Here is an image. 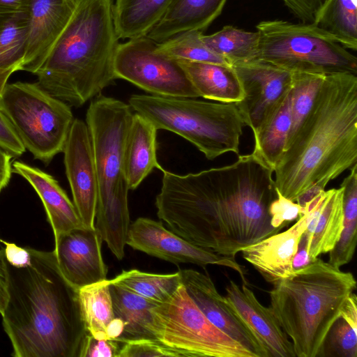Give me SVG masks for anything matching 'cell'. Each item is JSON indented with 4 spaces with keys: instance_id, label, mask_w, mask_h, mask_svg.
Returning <instances> with one entry per match:
<instances>
[{
    "instance_id": "obj_1",
    "label": "cell",
    "mask_w": 357,
    "mask_h": 357,
    "mask_svg": "<svg viewBox=\"0 0 357 357\" xmlns=\"http://www.w3.org/2000/svg\"><path fill=\"white\" fill-rule=\"evenodd\" d=\"M158 217L198 247L235 257L277 234L269 206L278 197L273 169L253 153L226 166L178 175L163 169Z\"/></svg>"
},
{
    "instance_id": "obj_2",
    "label": "cell",
    "mask_w": 357,
    "mask_h": 357,
    "mask_svg": "<svg viewBox=\"0 0 357 357\" xmlns=\"http://www.w3.org/2000/svg\"><path fill=\"white\" fill-rule=\"evenodd\" d=\"M357 164V75L328 74L275 168V183L301 206Z\"/></svg>"
},
{
    "instance_id": "obj_3",
    "label": "cell",
    "mask_w": 357,
    "mask_h": 357,
    "mask_svg": "<svg viewBox=\"0 0 357 357\" xmlns=\"http://www.w3.org/2000/svg\"><path fill=\"white\" fill-rule=\"evenodd\" d=\"M28 250V266L7 262L8 298L1 316L13 356L78 357L87 333L78 289L61 273L54 251Z\"/></svg>"
},
{
    "instance_id": "obj_4",
    "label": "cell",
    "mask_w": 357,
    "mask_h": 357,
    "mask_svg": "<svg viewBox=\"0 0 357 357\" xmlns=\"http://www.w3.org/2000/svg\"><path fill=\"white\" fill-rule=\"evenodd\" d=\"M113 7L114 0H75L66 24L35 74L42 89L70 107L83 105L116 79L119 38Z\"/></svg>"
},
{
    "instance_id": "obj_5",
    "label": "cell",
    "mask_w": 357,
    "mask_h": 357,
    "mask_svg": "<svg viewBox=\"0 0 357 357\" xmlns=\"http://www.w3.org/2000/svg\"><path fill=\"white\" fill-rule=\"evenodd\" d=\"M271 308L292 340L297 357H317L347 297L356 287L350 272L317 257L273 284Z\"/></svg>"
},
{
    "instance_id": "obj_6",
    "label": "cell",
    "mask_w": 357,
    "mask_h": 357,
    "mask_svg": "<svg viewBox=\"0 0 357 357\" xmlns=\"http://www.w3.org/2000/svg\"><path fill=\"white\" fill-rule=\"evenodd\" d=\"M133 114L129 104L100 93L86 114L98 181L94 227L117 259L125 255L130 225L123 160Z\"/></svg>"
},
{
    "instance_id": "obj_7",
    "label": "cell",
    "mask_w": 357,
    "mask_h": 357,
    "mask_svg": "<svg viewBox=\"0 0 357 357\" xmlns=\"http://www.w3.org/2000/svg\"><path fill=\"white\" fill-rule=\"evenodd\" d=\"M128 104L158 130L174 132L194 144L208 160L227 152L239 155L245 124L236 103L134 94Z\"/></svg>"
},
{
    "instance_id": "obj_8",
    "label": "cell",
    "mask_w": 357,
    "mask_h": 357,
    "mask_svg": "<svg viewBox=\"0 0 357 357\" xmlns=\"http://www.w3.org/2000/svg\"><path fill=\"white\" fill-rule=\"evenodd\" d=\"M259 41L256 60L294 73L357 75V58L315 24L282 20L256 26Z\"/></svg>"
},
{
    "instance_id": "obj_9",
    "label": "cell",
    "mask_w": 357,
    "mask_h": 357,
    "mask_svg": "<svg viewBox=\"0 0 357 357\" xmlns=\"http://www.w3.org/2000/svg\"><path fill=\"white\" fill-rule=\"evenodd\" d=\"M70 107L37 82L7 83L0 94V109L24 146L46 165L63 152L74 120Z\"/></svg>"
},
{
    "instance_id": "obj_10",
    "label": "cell",
    "mask_w": 357,
    "mask_h": 357,
    "mask_svg": "<svg viewBox=\"0 0 357 357\" xmlns=\"http://www.w3.org/2000/svg\"><path fill=\"white\" fill-rule=\"evenodd\" d=\"M151 313L153 338L181 357H254L204 315L182 284Z\"/></svg>"
},
{
    "instance_id": "obj_11",
    "label": "cell",
    "mask_w": 357,
    "mask_h": 357,
    "mask_svg": "<svg viewBox=\"0 0 357 357\" xmlns=\"http://www.w3.org/2000/svg\"><path fill=\"white\" fill-rule=\"evenodd\" d=\"M157 43L146 36L119 43L114 61L116 79H123L151 95L199 98L176 60L157 51Z\"/></svg>"
},
{
    "instance_id": "obj_12",
    "label": "cell",
    "mask_w": 357,
    "mask_h": 357,
    "mask_svg": "<svg viewBox=\"0 0 357 357\" xmlns=\"http://www.w3.org/2000/svg\"><path fill=\"white\" fill-rule=\"evenodd\" d=\"M243 86V99L236 103L253 135L270 118L291 88L292 73L255 60L231 66Z\"/></svg>"
},
{
    "instance_id": "obj_13",
    "label": "cell",
    "mask_w": 357,
    "mask_h": 357,
    "mask_svg": "<svg viewBox=\"0 0 357 357\" xmlns=\"http://www.w3.org/2000/svg\"><path fill=\"white\" fill-rule=\"evenodd\" d=\"M126 243L135 250L175 264H214L229 267L237 271L245 284L243 266L234 257L222 256L193 245L167 229L162 221L137 218L129 226Z\"/></svg>"
},
{
    "instance_id": "obj_14",
    "label": "cell",
    "mask_w": 357,
    "mask_h": 357,
    "mask_svg": "<svg viewBox=\"0 0 357 357\" xmlns=\"http://www.w3.org/2000/svg\"><path fill=\"white\" fill-rule=\"evenodd\" d=\"M63 153L73 204L84 226L94 228L98 181L86 122L74 119Z\"/></svg>"
},
{
    "instance_id": "obj_15",
    "label": "cell",
    "mask_w": 357,
    "mask_h": 357,
    "mask_svg": "<svg viewBox=\"0 0 357 357\" xmlns=\"http://www.w3.org/2000/svg\"><path fill=\"white\" fill-rule=\"evenodd\" d=\"M181 284L204 315L218 329L251 352L268 357L257 337L217 291L208 274L193 269L178 271Z\"/></svg>"
},
{
    "instance_id": "obj_16",
    "label": "cell",
    "mask_w": 357,
    "mask_h": 357,
    "mask_svg": "<svg viewBox=\"0 0 357 357\" xmlns=\"http://www.w3.org/2000/svg\"><path fill=\"white\" fill-rule=\"evenodd\" d=\"M102 240L96 228H77L55 241L54 254L65 278L78 290L107 279L101 245Z\"/></svg>"
},
{
    "instance_id": "obj_17",
    "label": "cell",
    "mask_w": 357,
    "mask_h": 357,
    "mask_svg": "<svg viewBox=\"0 0 357 357\" xmlns=\"http://www.w3.org/2000/svg\"><path fill=\"white\" fill-rule=\"evenodd\" d=\"M310 218L311 208L307 202L301 216L289 229L243 248L240 252L243 259L268 282L274 284L292 276L293 259Z\"/></svg>"
},
{
    "instance_id": "obj_18",
    "label": "cell",
    "mask_w": 357,
    "mask_h": 357,
    "mask_svg": "<svg viewBox=\"0 0 357 357\" xmlns=\"http://www.w3.org/2000/svg\"><path fill=\"white\" fill-rule=\"evenodd\" d=\"M225 298L264 348L268 357H296L292 342L271 308L261 305L245 283L240 287L230 280Z\"/></svg>"
},
{
    "instance_id": "obj_19",
    "label": "cell",
    "mask_w": 357,
    "mask_h": 357,
    "mask_svg": "<svg viewBox=\"0 0 357 357\" xmlns=\"http://www.w3.org/2000/svg\"><path fill=\"white\" fill-rule=\"evenodd\" d=\"M75 0H32L28 9L25 55L20 70L36 74L66 24Z\"/></svg>"
},
{
    "instance_id": "obj_20",
    "label": "cell",
    "mask_w": 357,
    "mask_h": 357,
    "mask_svg": "<svg viewBox=\"0 0 357 357\" xmlns=\"http://www.w3.org/2000/svg\"><path fill=\"white\" fill-rule=\"evenodd\" d=\"M12 167L13 172L23 177L41 199L54 241L72 229L84 227L73 202L52 175L22 161H15Z\"/></svg>"
},
{
    "instance_id": "obj_21",
    "label": "cell",
    "mask_w": 357,
    "mask_h": 357,
    "mask_svg": "<svg viewBox=\"0 0 357 357\" xmlns=\"http://www.w3.org/2000/svg\"><path fill=\"white\" fill-rule=\"evenodd\" d=\"M157 131L150 121L138 113L133 114L123 160V174L129 190L136 189L153 169H164L156 157Z\"/></svg>"
},
{
    "instance_id": "obj_22",
    "label": "cell",
    "mask_w": 357,
    "mask_h": 357,
    "mask_svg": "<svg viewBox=\"0 0 357 357\" xmlns=\"http://www.w3.org/2000/svg\"><path fill=\"white\" fill-rule=\"evenodd\" d=\"M227 0H172L161 20L146 35L155 43L191 29L204 32L221 14Z\"/></svg>"
},
{
    "instance_id": "obj_23",
    "label": "cell",
    "mask_w": 357,
    "mask_h": 357,
    "mask_svg": "<svg viewBox=\"0 0 357 357\" xmlns=\"http://www.w3.org/2000/svg\"><path fill=\"white\" fill-rule=\"evenodd\" d=\"M176 61L199 97L224 103H237L243 99L241 82L231 66Z\"/></svg>"
},
{
    "instance_id": "obj_24",
    "label": "cell",
    "mask_w": 357,
    "mask_h": 357,
    "mask_svg": "<svg viewBox=\"0 0 357 357\" xmlns=\"http://www.w3.org/2000/svg\"><path fill=\"white\" fill-rule=\"evenodd\" d=\"M172 0H115L114 22L119 39L146 36L161 20Z\"/></svg>"
},
{
    "instance_id": "obj_25",
    "label": "cell",
    "mask_w": 357,
    "mask_h": 357,
    "mask_svg": "<svg viewBox=\"0 0 357 357\" xmlns=\"http://www.w3.org/2000/svg\"><path fill=\"white\" fill-rule=\"evenodd\" d=\"M114 317L120 319L124 325L120 343L139 339H154L148 329L151 323V309L158 303L145 298L119 285L109 282Z\"/></svg>"
},
{
    "instance_id": "obj_26",
    "label": "cell",
    "mask_w": 357,
    "mask_h": 357,
    "mask_svg": "<svg viewBox=\"0 0 357 357\" xmlns=\"http://www.w3.org/2000/svg\"><path fill=\"white\" fill-rule=\"evenodd\" d=\"M291 88L270 118L254 134L252 153L273 169L282 156L291 128Z\"/></svg>"
},
{
    "instance_id": "obj_27",
    "label": "cell",
    "mask_w": 357,
    "mask_h": 357,
    "mask_svg": "<svg viewBox=\"0 0 357 357\" xmlns=\"http://www.w3.org/2000/svg\"><path fill=\"white\" fill-rule=\"evenodd\" d=\"M205 45L215 54L225 59L230 66L257 59L259 36L249 31L226 25L220 30L202 35Z\"/></svg>"
},
{
    "instance_id": "obj_28",
    "label": "cell",
    "mask_w": 357,
    "mask_h": 357,
    "mask_svg": "<svg viewBox=\"0 0 357 357\" xmlns=\"http://www.w3.org/2000/svg\"><path fill=\"white\" fill-rule=\"evenodd\" d=\"M343 188L326 190V196L308 247V255L316 259L329 252L343 229Z\"/></svg>"
},
{
    "instance_id": "obj_29",
    "label": "cell",
    "mask_w": 357,
    "mask_h": 357,
    "mask_svg": "<svg viewBox=\"0 0 357 357\" xmlns=\"http://www.w3.org/2000/svg\"><path fill=\"white\" fill-rule=\"evenodd\" d=\"M78 296L86 332L96 339H107L106 330L114 318L109 280L80 288Z\"/></svg>"
},
{
    "instance_id": "obj_30",
    "label": "cell",
    "mask_w": 357,
    "mask_h": 357,
    "mask_svg": "<svg viewBox=\"0 0 357 357\" xmlns=\"http://www.w3.org/2000/svg\"><path fill=\"white\" fill-rule=\"evenodd\" d=\"M343 188V229L334 248L329 252L331 265L340 268L353 258L357 241V164L340 185Z\"/></svg>"
},
{
    "instance_id": "obj_31",
    "label": "cell",
    "mask_w": 357,
    "mask_h": 357,
    "mask_svg": "<svg viewBox=\"0 0 357 357\" xmlns=\"http://www.w3.org/2000/svg\"><path fill=\"white\" fill-rule=\"evenodd\" d=\"M357 0H326L315 23L349 50H357Z\"/></svg>"
},
{
    "instance_id": "obj_32",
    "label": "cell",
    "mask_w": 357,
    "mask_h": 357,
    "mask_svg": "<svg viewBox=\"0 0 357 357\" xmlns=\"http://www.w3.org/2000/svg\"><path fill=\"white\" fill-rule=\"evenodd\" d=\"M109 281L158 303L167 301L181 284L179 271L156 274L137 269L123 271Z\"/></svg>"
},
{
    "instance_id": "obj_33",
    "label": "cell",
    "mask_w": 357,
    "mask_h": 357,
    "mask_svg": "<svg viewBox=\"0 0 357 357\" xmlns=\"http://www.w3.org/2000/svg\"><path fill=\"white\" fill-rule=\"evenodd\" d=\"M27 29L28 11L14 13L0 24V70H20Z\"/></svg>"
},
{
    "instance_id": "obj_34",
    "label": "cell",
    "mask_w": 357,
    "mask_h": 357,
    "mask_svg": "<svg viewBox=\"0 0 357 357\" xmlns=\"http://www.w3.org/2000/svg\"><path fill=\"white\" fill-rule=\"evenodd\" d=\"M203 31L191 29L178 33L157 43V51L174 60L205 62L230 66L220 56L212 52L202 40Z\"/></svg>"
},
{
    "instance_id": "obj_35",
    "label": "cell",
    "mask_w": 357,
    "mask_h": 357,
    "mask_svg": "<svg viewBox=\"0 0 357 357\" xmlns=\"http://www.w3.org/2000/svg\"><path fill=\"white\" fill-rule=\"evenodd\" d=\"M326 75L292 73L291 128L286 145L291 141L313 105Z\"/></svg>"
},
{
    "instance_id": "obj_36",
    "label": "cell",
    "mask_w": 357,
    "mask_h": 357,
    "mask_svg": "<svg viewBox=\"0 0 357 357\" xmlns=\"http://www.w3.org/2000/svg\"><path fill=\"white\" fill-rule=\"evenodd\" d=\"M317 356L357 357V330L338 317L328 331Z\"/></svg>"
},
{
    "instance_id": "obj_37",
    "label": "cell",
    "mask_w": 357,
    "mask_h": 357,
    "mask_svg": "<svg viewBox=\"0 0 357 357\" xmlns=\"http://www.w3.org/2000/svg\"><path fill=\"white\" fill-rule=\"evenodd\" d=\"M181 357L176 351L163 346L155 339L139 338L126 341L118 357Z\"/></svg>"
},
{
    "instance_id": "obj_38",
    "label": "cell",
    "mask_w": 357,
    "mask_h": 357,
    "mask_svg": "<svg viewBox=\"0 0 357 357\" xmlns=\"http://www.w3.org/2000/svg\"><path fill=\"white\" fill-rule=\"evenodd\" d=\"M303 206L293 202L278 191V197L269 206L271 224L275 228H284L290 222L302 215Z\"/></svg>"
},
{
    "instance_id": "obj_39",
    "label": "cell",
    "mask_w": 357,
    "mask_h": 357,
    "mask_svg": "<svg viewBox=\"0 0 357 357\" xmlns=\"http://www.w3.org/2000/svg\"><path fill=\"white\" fill-rule=\"evenodd\" d=\"M121 347L114 340L96 339L86 333L78 357H118Z\"/></svg>"
},
{
    "instance_id": "obj_40",
    "label": "cell",
    "mask_w": 357,
    "mask_h": 357,
    "mask_svg": "<svg viewBox=\"0 0 357 357\" xmlns=\"http://www.w3.org/2000/svg\"><path fill=\"white\" fill-rule=\"evenodd\" d=\"M301 22L315 24L326 0H280Z\"/></svg>"
},
{
    "instance_id": "obj_41",
    "label": "cell",
    "mask_w": 357,
    "mask_h": 357,
    "mask_svg": "<svg viewBox=\"0 0 357 357\" xmlns=\"http://www.w3.org/2000/svg\"><path fill=\"white\" fill-rule=\"evenodd\" d=\"M0 146L13 158L21 156L26 151L13 127L0 109Z\"/></svg>"
},
{
    "instance_id": "obj_42",
    "label": "cell",
    "mask_w": 357,
    "mask_h": 357,
    "mask_svg": "<svg viewBox=\"0 0 357 357\" xmlns=\"http://www.w3.org/2000/svg\"><path fill=\"white\" fill-rule=\"evenodd\" d=\"M5 245L4 252L6 261L10 265L20 268L28 266L31 262V255L28 248H21L13 243L0 239Z\"/></svg>"
},
{
    "instance_id": "obj_43",
    "label": "cell",
    "mask_w": 357,
    "mask_h": 357,
    "mask_svg": "<svg viewBox=\"0 0 357 357\" xmlns=\"http://www.w3.org/2000/svg\"><path fill=\"white\" fill-rule=\"evenodd\" d=\"M8 298V271L4 250H0V314L4 311Z\"/></svg>"
},
{
    "instance_id": "obj_44",
    "label": "cell",
    "mask_w": 357,
    "mask_h": 357,
    "mask_svg": "<svg viewBox=\"0 0 357 357\" xmlns=\"http://www.w3.org/2000/svg\"><path fill=\"white\" fill-rule=\"evenodd\" d=\"M340 317L348 322L355 330H357V298L354 292L345 301Z\"/></svg>"
},
{
    "instance_id": "obj_45",
    "label": "cell",
    "mask_w": 357,
    "mask_h": 357,
    "mask_svg": "<svg viewBox=\"0 0 357 357\" xmlns=\"http://www.w3.org/2000/svg\"><path fill=\"white\" fill-rule=\"evenodd\" d=\"M12 158L8 151L0 146V192L8 185L10 180L13 173Z\"/></svg>"
},
{
    "instance_id": "obj_46",
    "label": "cell",
    "mask_w": 357,
    "mask_h": 357,
    "mask_svg": "<svg viewBox=\"0 0 357 357\" xmlns=\"http://www.w3.org/2000/svg\"><path fill=\"white\" fill-rule=\"evenodd\" d=\"M314 259L310 258L308 255L307 238L303 234L301 236L298 249L293 259V268L295 271L303 268L311 263Z\"/></svg>"
},
{
    "instance_id": "obj_47",
    "label": "cell",
    "mask_w": 357,
    "mask_h": 357,
    "mask_svg": "<svg viewBox=\"0 0 357 357\" xmlns=\"http://www.w3.org/2000/svg\"><path fill=\"white\" fill-rule=\"evenodd\" d=\"M32 0H0V10L8 13L28 11Z\"/></svg>"
},
{
    "instance_id": "obj_48",
    "label": "cell",
    "mask_w": 357,
    "mask_h": 357,
    "mask_svg": "<svg viewBox=\"0 0 357 357\" xmlns=\"http://www.w3.org/2000/svg\"><path fill=\"white\" fill-rule=\"evenodd\" d=\"M16 72L14 70H0V94L7 84V82L10 76Z\"/></svg>"
},
{
    "instance_id": "obj_49",
    "label": "cell",
    "mask_w": 357,
    "mask_h": 357,
    "mask_svg": "<svg viewBox=\"0 0 357 357\" xmlns=\"http://www.w3.org/2000/svg\"><path fill=\"white\" fill-rule=\"evenodd\" d=\"M13 13L0 10V24Z\"/></svg>"
}]
</instances>
